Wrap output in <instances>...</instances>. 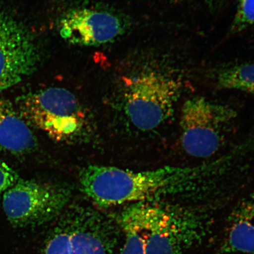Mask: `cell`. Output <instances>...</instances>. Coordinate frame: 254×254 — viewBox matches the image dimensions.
<instances>
[{
	"label": "cell",
	"instance_id": "cell-1",
	"mask_svg": "<svg viewBox=\"0 0 254 254\" xmlns=\"http://www.w3.org/2000/svg\"><path fill=\"white\" fill-rule=\"evenodd\" d=\"M193 170L164 167L133 171L115 167L89 166L79 174L82 191L104 207L144 202L188 179Z\"/></svg>",
	"mask_w": 254,
	"mask_h": 254
},
{
	"label": "cell",
	"instance_id": "cell-2",
	"mask_svg": "<svg viewBox=\"0 0 254 254\" xmlns=\"http://www.w3.org/2000/svg\"><path fill=\"white\" fill-rule=\"evenodd\" d=\"M119 237L117 228L103 216L72 209L50 231L41 254H114Z\"/></svg>",
	"mask_w": 254,
	"mask_h": 254
},
{
	"label": "cell",
	"instance_id": "cell-3",
	"mask_svg": "<svg viewBox=\"0 0 254 254\" xmlns=\"http://www.w3.org/2000/svg\"><path fill=\"white\" fill-rule=\"evenodd\" d=\"M17 111L30 126L39 128L59 141H71L83 132L86 116L71 92L51 87L24 95Z\"/></svg>",
	"mask_w": 254,
	"mask_h": 254
},
{
	"label": "cell",
	"instance_id": "cell-4",
	"mask_svg": "<svg viewBox=\"0 0 254 254\" xmlns=\"http://www.w3.org/2000/svg\"><path fill=\"white\" fill-rule=\"evenodd\" d=\"M125 81V110L136 128L142 131L153 129L172 115L182 90L179 79L146 69Z\"/></svg>",
	"mask_w": 254,
	"mask_h": 254
},
{
	"label": "cell",
	"instance_id": "cell-5",
	"mask_svg": "<svg viewBox=\"0 0 254 254\" xmlns=\"http://www.w3.org/2000/svg\"><path fill=\"white\" fill-rule=\"evenodd\" d=\"M236 115L230 107L203 97L187 100L183 106L180 120L181 144L184 151L196 158L215 154Z\"/></svg>",
	"mask_w": 254,
	"mask_h": 254
},
{
	"label": "cell",
	"instance_id": "cell-6",
	"mask_svg": "<svg viewBox=\"0 0 254 254\" xmlns=\"http://www.w3.org/2000/svg\"><path fill=\"white\" fill-rule=\"evenodd\" d=\"M69 198L68 190L63 187L18 180L4 193L2 206L14 227L39 226L61 214Z\"/></svg>",
	"mask_w": 254,
	"mask_h": 254
},
{
	"label": "cell",
	"instance_id": "cell-7",
	"mask_svg": "<svg viewBox=\"0 0 254 254\" xmlns=\"http://www.w3.org/2000/svg\"><path fill=\"white\" fill-rule=\"evenodd\" d=\"M201 222L167 211L130 228L133 241L142 254H183L207 233Z\"/></svg>",
	"mask_w": 254,
	"mask_h": 254
},
{
	"label": "cell",
	"instance_id": "cell-8",
	"mask_svg": "<svg viewBox=\"0 0 254 254\" xmlns=\"http://www.w3.org/2000/svg\"><path fill=\"white\" fill-rule=\"evenodd\" d=\"M39 60L30 31L15 15L0 7V92L31 74Z\"/></svg>",
	"mask_w": 254,
	"mask_h": 254
},
{
	"label": "cell",
	"instance_id": "cell-9",
	"mask_svg": "<svg viewBox=\"0 0 254 254\" xmlns=\"http://www.w3.org/2000/svg\"><path fill=\"white\" fill-rule=\"evenodd\" d=\"M60 36L66 42L97 46L110 42L123 33L122 21L111 12L90 8L72 9L59 24Z\"/></svg>",
	"mask_w": 254,
	"mask_h": 254
},
{
	"label": "cell",
	"instance_id": "cell-10",
	"mask_svg": "<svg viewBox=\"0 0 254 254\" xmlns=\"http://www.w3.org/2000/svg\"><path fill=\"white\" fill-rule=\"evenodd\" d=\"M37 139L30 126L11 104L0 100V151L21 155L36 148Z\"/></svg>",
	"mask_w": 254,
	"mask_h": 254
},
{
	"label": "cell",
	"instance_id": "cell-11",
	"mask_svg": "<svg viewBox=\"0 0 254 254\" xmlns=\"http://www.w3.org/2000/svg\"><path fill=\"white\" fill-rule=\"evenodd\" d=\"M221 249L226 254L254 253V199L241 203L231 215Z\"/></svg>",
	"mask_w": 254,
	"mask_h": 254
},
{
	"label": "cell",
	"instance_id": "cell-12",
	"mask_svg": "<svg viewBox=\"0 0 254 254\" xmlns=\"http://www.w3.org/2000/svg\"><path fill=\"white\" fill-rule=\"evenodd\" d=\"M218 86L254 94V63L231 66L217 76Z\"/></svg>",
	"mask_w": 254,
	"mask_h": 254
},
{
	"label": "cell",
	"instance_id": "cell-13",
	"mask_svg": "<svg viewBox=\"0 0 254 254\" xmlns=\"http://www.w3.org/2000/svg\"><path fill=\"white\" fill-rule=\"evenodd\" d=\"M254 24V0H238L236 15L231 27L237 33Z\"/></svg>",
	"mask_w": 254,
	"mask_h": 254
},
{
	"label": "cell",
	"instance_id": "cell-14",
	"mask_svg": "<svg viewBox=\"0 0 254 254\" xmlns=\"http://www.w3.org/2000/svg\"><path fill=\"white\" fill-rule=\"evenodd\" d=\"M18 181L15 171L0 159V195L4 193Z\"/></svg>",
	"mask_w": 254,
	"mask_h": 254
},
{
	"label": "cell",
	"instance_id": "cell-15",
	"mask_svg": "<svg viewBox=\"0 0 254 254\" xmlns=\"http://www.w3.org/2000/svg\"><path fill=\"white\" fill-rule=\"evenodd\" d=\"M171 1H173L174 2H177V1H181V0H171Z\"/></svg>",
	"mask_w": 254,
	"mask_h": 254
},
{
	"label": "cell",
	"instance_id": "cell-16",
	"mask_svg": "<svg viewBox=\"0 0 254 254\" xmlns=\"http://www.w3.org/2000/svg\"><path fill=\"white\" fill-rule=\"evenodd\" d=\"M209 1H210L211 4H212V1H213V0H208Z\"/></svg>",
	"mask_w": 254,
	"mask_h": 254
}]
</instances>
